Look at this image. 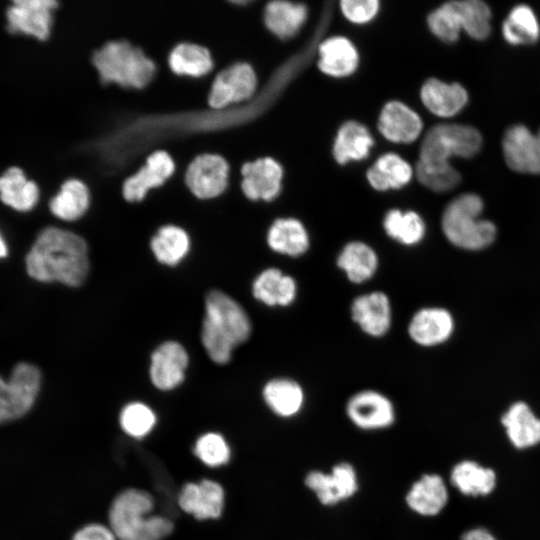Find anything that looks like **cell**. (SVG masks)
<instances>
[{
  "mask_svg": "<svg viewBox=\"0 0 540 540\" xmlns=\"http://www.w3.org/2000/svg\"><path fill=\"white\" fill-rule=\"evenodd\" d=\"M267 243L276 253L297 257L308 250L309 235L298 219L279 218L269 227Z\"/></svg>",
  "mask_w": 540,
  "mask_h": 540,
  "instance_id": "4316f807",
  "label": "cell"
},
{
  "mask_svg": "<svg viewBox=\"0 0 540 540\" xmlns=\"http://www.w3.org/2000/svg\"><path fill=\"white\" fill-rule=\"evenodd\" d=\"M424 106L439 117L458 114L468 102V93L459 83H445L436 78L428 79L420 92Z\"/></svg>",
  "mask_w": 540,
  "mask_h": 540,
  "instance_id": "44dd1931",
  "label": "cell"
},
{
  "mask_svg": "<svg viewBox=\"0 0 540 540\" xmlns=\"http://www.w3.org/2000/svg\"><path fill=\"white\" fill-rule=\"evenodd\" d=\"M418 181L435 192H447L461 181L460 173L452 166L448 169H429L416 166Z\"/></svg>",
  "mask_w": 540,
  "mask_h": 540,
  "instance_id": "7bdbcfd3",
  "label": "cell"
},
{
  "mask_svg": "<svg viewBox=\"0 0 540 540\" xmlns=\"http://www.w3.org/2000/svg\"><path fill=\"white\" fill-rule=\"evenodd\" d=\"M536 138H537V142H538V146H539V150H540V128H539L538 132L536 133Z\"/></svg>",
  "mask_w": 540,
  "mask_h": 540,
  "instance_id": "c3c4849f",
  "label": "cell"
},
{
  "mask_svg": "<svg viewBox=\"0 0 540 540\" xmlns=\"http://www.w3.org/2000/svg\"><path fill=\"white\" fill-rule=\"evenodd\" d=\"M481 133L472 126L444 123L432 127L425 135L417 166L430 169L452 167V157L471 158L481 149Z\"/></svg>",
  "mask_w": 540,
  "mask_h": 540,
  "instance_id": "8992f818",
  "label": "cell"
},
{
  "mask_svg": "<svg viewBox=\"0 0 540 540\" xmlns=\"http://www.w3.org/2000/svg\"><path fill=\"white\" fill-rule=\"evenodd\" d=\"M374 145V140L368 129L359 122L347 121L336 135L333 145V156L337 163L346 164L350 161L365 159Z\"/></svg>",
  "mask_w": 540,
  "mask_h": 540,
  "instance_id": "83f0119b",
  "label": "cell"
},
{
  "mask_svg": "<svg viewBox=\"0 0 540 540\" xmlns=\"http://www.w3.org/2000/svg\"><path fill=\"white\" fill-rule=\"evenodd\" d=\"M39 189L37 184L28 180L18 167H10L0 177L1 201L17 211H29L37 203Z\"/></svg>",
  "mask_w": 540,
  "mask_h": 540,
  "instance_id": "1f68e13d",
  "label": "cell"
},
{
  "mask_svg": "<svg viewBox=\"0 0 540 540\" xmlns=\"http://www.w3.org/2000/svg\"><path fill=\"white\" fill-rule=\"evenodd\" d=\"M448 492L437 474H425L416 481L406 495L408 506L423 516H434L446 505Z\"/></svg>",
  "mask_w": 540,
  "mask_h": 540,
  "instance_id": "484cf974",
  "label": "cell"
},
{
  "mask_svg": "<svg viewBox=\"0 0 540 540\" xmlns=\"http://www.w3.org/2000/svg\"><path fill=\"white\" fill-rule=\"evenodd\" d=\"M154 503L150 494L139 489L120 493L109 510L110 528L119 540H162L173 530L166 517L148 515Z\"/></svg>",
  "mask_w": 540,
  "mask_h": 540,
  "instance_id": "277c9868",
  "label": "cell"
},
{
  "mask_svg": "<svg viewBox=\"0 0 540 540\" xmlns=\"http://www.w3.org/2000/svg\"><path fill=\"white\" fill-rule=\"evenodd\" d=\"M187 365L185 348L178 342H164L152 353L151 381L160 390H171L184 380Z\"/></svg>",
  "mask_w": 540,
  "mask_h": 540,
  "instance_id": "2e32d148",
  "label": "cell"
},
{
  "mask_svg": "<svg viewBox=\"0 0 540 540\" xmlns=\"http://www.w3.org/2000/svg\"><path fill=\"white\" fill-rule=\"evenodd\" d=\"M59 3L55 0H15L6 11L7 29L45 41L52 32L54 12Z\"/></svg>",
  "mask_w": 540,
  "mask_h": 540,
  "instance_id": "30bf717a",
  "label": "cell"
},
{
  "mask_svg": "<svg viewBox=\"0 0 540 540\" xmlns=\"http://www.w3.org/2000/svg\"><path fill=\"white\" fill-rule=\"evenodd\" d=\"M114 532L101 524H89L78 530L72 540H116Z\"/></svg>",
  "mask_w": 540,
  "mask_h": 540,
  "instance_id": "f6af8a7d",
  "label": "cell"
},
{
  "mask_svg": "<svg viewBox=\"0 0 540 540\" xmlns=\"http://www.w3.org/2000/svg\"><path fill=\"white\" fill-rule=\"evenodd\" d=\"M175 162L165 150L153 151L145 163L125 179L122 194L128 203L142 202L147 194L162 187L175 173Z\"/></svg>",
  "mask_w": 540,
  "mask_h": 540,
  "instance_id": "8fae6325",
  "label": "cell"
},
{
  "mask_svg": "<svg viewBox=\"0 0 540 540\" xmlns=\"http://www.w3.org/2000/svg\"><path fill=\"white\" fill-rule=\"evenodd\" d=\"M379 5L377 0H343L340 3L343 15L356 24L371 21L378 13Z\"/></svg>",
  "mask_w": 540,
  "mask_h": 540,
  "instance_id": "ee69618b",
  "label": "cell"
},
{
  "mask_svg": "<svg viewBox=\"0 0 540 540\" xmlns=\"http://www.w3.org/2000/svg\"><path fill=\"white\" fill-rule=\"evenodd\" d=\"M6 255H7V247H6L2 237L0 236V258L5 257Z\"/></svg>",
  "mask_w": 540,
  "mask_h": 540,
  "instance_id": "7dc6e473",
  "label": "cell"
},
{
  "mask_svg": "<svg viewBox=\"0 0 540 540\" xmlns=\"http://www.w3.org/2000/svg\"><path fill=\"white\" fill-rule=\"evenodd\" d=\"M346 412L353 424L364 430L386 428L395 420L392 402L374 390L354 394L348 400Z\"/></svg>",
  "mask_w": 540,
  "mask_h": 540,
  "instance_id": "4fadbf2b",
  "label": "cell"
},
{
  "mask_svg": "<svg viewBox=\"0 0 540 540\" xmlns=\"http://www.w3.org/2000/svg\"><path fill=\"white\" fill-rule=\"evenodd\" d=\"M502 34L511 45L536 42L540 37V25L533 9L525 4L513 7L503 22Z\"/></svg>",
  "mask_w": 540,
  "mask_h": 540,
  "instance_id": "8d00e7d4",
  "label": "cell"
},
{
  "mask_svg": "<svg viewBox=\"0 0 540 540\" xmlns=\"http://www.w3.org/2000/svg\"><path fill=\"white\" fill-rule=\"evenodd\" d=\"M91 193L86 183L71 178L66 180L59 192L50 200L51 213L64 221H75L89 209Z\"/></svg>",
  "mask_w": 540,
  "mask_h": 540,
  "instance_id": "4dcf8cb0",
  "label": "cell"
},
{
  "mask_svg": "<svg viewBox=\"0 0 540 540\" xmlns=\"http://www.w3.org/2000/svg\"><path fill=\"white\" fill-rule=\"evenodd\" d=\"M41 373L28 363H19L8 381L0 377V423L23 416L34 404L40 389Z\"/></svg>",
  "mask_w": 540,
  "mask_h": 540,
  "instance_id": "52a82bcc",
  "label": "cell"
},
{
  "mask_svg": "<svg viewBox=\"0 0 540 540\" xmlns=\"http://www.w3.org/2000/svg\"><path fill=\"white\" fill-rule=\"evenodd\" d=\"M379 260L375 250L361 241L347 243L337 257V266L356 284L363 283L376 273Z\"/></svg>",
  "mask_w": 540,
  "mask_h": 540,
  "instance_id": "f1b7e54d",
  "label": "cell"
},
{
  "mask_svg": "<svg viewBox=\"0 0 540 540\" xmlns=\"http://www.w3.org/2000/svg\"><path fill=\"white\" fill-rule=\"evenodd\" d=\"M102 83L141 90L155 78L157 64L144 50L126 39L106 41L91 54Z\"/></svg>",
  "mask_w": 540,
  "mask_h": 540,
  "instance_id": "3957f363",
  "label": "cell"
},
{
  "mask_svg": "<svg viewBox=\"0 0 540 540\" xmlns=\"http://www.w3.org/2000/svg\"><path fill=\"white\" fill-rule=\"evenodd\" d=\"M150 246L159 262L174 266L188 253L190 239L184 229L170 224L158 229L151 239Z\"/></svg>",
  "mask_w": 540,
  "mask_h": 540,
  "instance_id": "d590c367",
  "label": "cell"
},
{
  "mask_svg": "<svg viewBox=\"0 0 540 540\" xmlns=\"http://www.w3.org/2000/svg\"><path fill=\"white\" fill-rule=\"evenodd\" d=\"M454 330L452 314L441 307H424L416 311L408 325L410 338L418 345L431 347L446 342Z\"/></svg>",
  "mask_w": 540,
  "mask_h": 540,
  "instance_id": "e0dca14e",
  "label": "cell"
},
{
  "mask_svg": "<svg viewBox=\"0 0 540 540\" xmlns=\"http://www.w3.org/2000/svg\"><path fill=\"white\" fill-rule=\"evenodd\" d=\"M240 175L241 190L249 200L272 201L281 191L283 169L270 157L245 162Z\"/></svg>",
  "mask_w": 540,
  "mask_h": 540,
  "instance_id": "7c38bea8",
  "label": "cell"
},
{
  "mask_svg": "<svg viewBox=\"0 0 540 540\" xmlns=\"http://www.w3.org/2000/svg\"><path fill=\"white\" fill-rule=\"evenodd\" d=\"M156 423L154 412L147 405L133 402L126 405L120 413L122 429L134 438L149 434Z\"/></svg>",
  "mask_w": 540,
  "mask_h": 540,
  "instance_id": "60d3db41",
  "label": "cell"
},
{
  "mask_svg": "<svg viewBox=\"0 0 540 540\" xmlns=\"http://www.w3.org/2000/svg\"><path fill=\"white\" fill-rule=\"evenodd\" d=\"M383 227L390 238L406 246L420 243L426 232L425 223L418 213L398 209L387 212Z\"/></svg>",
  "mask_w": 540,
  "mask_h": 540,
  "instance_id": "74e56055",
  "label": "cell"
},
{
  "mask_svg": "<svg viewBox=\"0 0 540 540\" xmlns=\"http://www.w3.org/2000/svg\"><path fill=\"white\" fill-rule=\"evenodd\" d=\"M428 27L440 40L452 43L458 40L462 31L455 1L444 3L428 15Z\"/></svg>",
  "mask_w": 540,
  "mask_h": 540,
  "instance_id": "ab89813d",
  "label": "cell"
},
{
  "mask_svg": "<svg viewBox=\"0 0 540 540\" xmlns=\"http://www.w3.org/2000/svg\"><path fill=\"white\" fill-rule=\"evenodd\" d=\"M319 69L332 77L352 74L359 61L358 52L352 42L341 36L331 37L318 46Z\"/></svg>",
  "mask_w": 540,
  "mask_h": 540,
  "instance_id": "cb8c5ba5",
  "label": "cell"
},
{
  "mask_svg": "<svg viewBox=\"0 0 540 540\" xmlns=\"http://www.w3.org/2000/svg\"><path fill=\"white\" fill-rule=\"evenodd\" d=\"M170 71L179 77L202 78L214 69L210 50L193 42L176 44L167 56Z\"/></svg>",
  "mask_w": 540,
  "mask_h": 540,
  "instance_id": "7402d4cb",
  "label": "cell"
},
{
  "mask_svg": "<svg viewBox=\"0 0 540 540\" xmlns=\"http://www.w3.org/2000/svg\"><path fill=\"white\" fill-rule=\"evenodd\" d=\"M502 149L505 162L511 170L540 174V150L536 134L525 125L515 124L506 130Z\"/></svg>",
  "mask_w": 540,
  "mask_h": 540,
  "instance_id": "5bb4252c",
  "label": "cell"
},
{
  "mask_svg": "<svg viewBox=\"0 0 540 540\" xmlns=\"http://www.w3.org/2000/svg\"><path fill=\"white\" fill-rule=\"evenodd\" d=\"M369 184L378 191L399 189L408 184L413 175L411 165L394 153L379 157L367 171Z\"/></svg>",
  "mask_w": 540,
  "mask_h": 540,
  "instance_id": "d6a6232c",
  "label": "cell"
},
{
  "mask_svg": "<svg viewBox=\"0 0 540 540\" xmlns=\"http://www.w3.org/2000/svg\"><path fill=\"white\" fill-rule=\"evenodd\" d=\"M179 506L199 520L218 518L224 506L222 486L212 480L187 483L179 495Z\"/></svg>",
  "mask_w": 540,
  "mask_h": 540,
  "instance_id": "d6986e66",
  "label": "cell"
},
{
  "mask_svg": "<svg viewBox=\"0 0 540 540\" xmlns=\"http://www.w3.org/2000/svg\"><path fill=\"white\" fill-rule=\"evenodd\" d=\"M462 30L475 40H485L491 33L492 13L480 0L455 1Z\"/></svg>",
  "mask_w": 540,
  "mask_h": 540,
  "instance_id": "f35d334b",
  "label": "cell"
},
{
  "mask_svg": "<svg viewBox=\"0 0 540 540\" xmlns=\"http://www.w3.org/2000/svg\"><path fill=\"white\" fill-rule=\"evenodd\" d=\"M484 204L474 193L453 199L445 208L441 226L447 240L454 246L477 251L490 246L496 238L493 222L481 219Z\"/></svg>",
  "mask_w": 540,
  "mask_h": 540,
  "instance_id": "5b68a950",
  "label": "cell"
},
{
  "mask_svg": "<svg viewBox=\"0 0 540 540\" xmlns=\"http://www.w3.org/2000/svg\"><path fill=\"white\" fill-rule=\"evenodd\" d=\"M251 330L250 318L237 301L219 290L207 294L201 340L213 362L228 363L234 348L250 337Z\"/></svg>",
  "mask_w": 540,
  "mask_h": 540,
  "instance_id": "7a4b0ae2",
  "label": "cell"
},
{
  "mask_svg": "<svg viewBox=\"0 0 540 540\" xmlns=\"http://www.w3.org/2000/svg\"><path fill=\"white\" fill-rule=\"evenodd\" d=\"M391 304L380 291L360 295L351 305L352 320L369 336L381 337L391 326Z\"/></svg>",
  "mask_w": 540,
  "mask_h": 540,
  "instance_id": "ac0fdd59",
  "label": "cell"
},
{
  "mask_svg": "<svg viewBox=\"0 0 540 540\" xmlns=\"http://www.w3.org/2000/svg\"><path fill=\"white\" fill-rule=\"evenodd\" d=\"M26 269L38 281L80 286L89 272L86 241L71 231L47 227L27 254Z\"/></svg>",
  "mask_w": 540,
  "mask_h": 540,
  "instance_id": "6da1fadb",
  "label": "cell"
},
{
  "mask_svg": "<svg viewBox=\"0 0 540 540\" xmlns=\"http://www.w3.org/2000/svg\"><path fill=\"white\" fill-rule=\"evenodd\" d=\"M501 423L515 448L526 449L540 443V419L525 402L513 403L502 415Z\"/></svg>",
  "mask_w": 540,
  "mask_h": 540,
  "instance_id": "603a6c76",
  "label": "cell"
},
{
  "mask_svg": "<svg viewBox=\"0 0 540 540\" xmlns=\"http://www.w3.org/2000/svg\"><path fill=\"white\" fill-rule=\"evenodd\" d=\"M195 455L206 465L218 467L230 458V448L222 435L209 432L198 438L194 447Z\"/></svg>",
  "mask_w": 540,
  "mask_h": 540,
  "instance_id": "b9f144b4",
  "label": "cell"
},
{
  "mask_svg": "<svg viewBox=\"0 0 540 540\" xmlns=\"http://www.w3.org/2000/svg\"><path fill=\"white\" fill-rule=\"evenodd\" d=\"M461 540H497L492 533L482 527L470 529L462 534Z\"/></svg>",
  "mask_w": 540,
  "mask_h": 540,
  "instance_id": "bcb514c9",
  "label": "cell"
},
{
  "mask_svg": "<svg viewBox=\"0 0 540 540\" xmlns=\"http://www.w3.org/2000/svg\"><path fill=\"white\" fill-rule=\"evenodd\" d=\"M262 394L267 406L281 417L296 415L304 403L301 385L289 378H274L268 381Z\"/></svg>",
  "mask_w": 540,
  "mask_h": 540,
  "instance_id": "836d02e7",
  "label": "cell"
},
{
  "mask_svg": "<svg viewBox=\"0 0 540 540\" xmlns=\"http://www.w3.org/2000/svg\"><path fill=\"white\" fill-rule=\"evenodd\" d=\"M257 89V76L248 63L238 62L219 71L212 79L207 103L212 110H224L249 100Z\"/></svg>",
  "mask_w": 540,
  "mask_h": 540,
  "instance_id": "ba28073f",
  "label": "cell"
},
{
  "mask_svg": "<svg viewBox=\"0 0 540 540\" xmlns=\"http://www.w3.org/2000/svg\"><path fill=\"white\" fill-rule=\"evenodd\" d=\"M184 181L194 197L212 200L226 192L230 182V165L219 154L197 155L187 166Z\"/></svg>",
  "mask_w": 540,
  "mask_h": 540,
  "instance_id": "9c48e42d",
  "label": "cell"
},
{
  "mask_svg": "<svg viewBox=\"0 0 540 540\" xmlns=\"http://www.w3.org/2000/svg\"><path fill=\"white\" fill-rule=\"evenodd\" d=\"M452 485L467 496L490 494L496 485V474L491 468L465 460L457 463L451 471Z\"/></svg>",
  "mask_w": 540,
  "mask_h": 540,
  "instance_id": "e575fe53",
  "label": "cell"
},
{
  "mask_svg": "<svg viewBox=\"0 0 540 540\" xmlns=\"http://www.w3.org/2000/svg\"><path fill=\"white\" fill-rule=\"evenodd\" d=\"M253 296L267 306H288L297 296L293 277L277 268L262 271L252 284Z\"/></svg>",
  "mask_w": 540,
  "mask_h": 540,
  "instance_id": "d4e9b609",
  "label": "cell"
},
{
  "mask_svg": "<svg viewBox=\"0 0 540 540\" xmlns=\"http://www.w3.org/2000/svg\"><path fill=\"white\" fill-rule=\"evenodd\" d=\"M307 18V7L290 1H271L264 9V24L280 39H289L298 33Z\"/></svg>",
  "mask_w": 540,
  "mask_h": 540,
  "instance_id": "f546056e",
  "label": "cell"
},
{
  "mask_svg": "<svg viewBox=\"0 0 540 540\" xmlns=\"http://www.w3.org/2000/svg\"><path fill=\"white\" fill-rule=\"evenodd\" d=\"M305 484L324 505H334L351 497L358 487L356 472L348 463L337 464L330 474L312 471L307 474Z\"/></svg>",
  "mask_w": 540,
  "mask_h": 540,
  "instance_id": "9a60e30c",
  "label": "cell"
},
{
  "mask_svg": "<svg viewBox=\"0 0 540 540\" xmlns=\"http://www.w3.org/2000/svg\"><path fill=\"white\" fill-rule=\"evenodd\" d=\"M420 116L405 104L398 101L388 102L382 109L378 129L389 141L394 143H411L422 131Z\"/></svg>",
  "mask_w": 540,
  "mask_h": 540,
  "instance_id": "ffe728a7",
  "label": "cell"
}]
</instances>
